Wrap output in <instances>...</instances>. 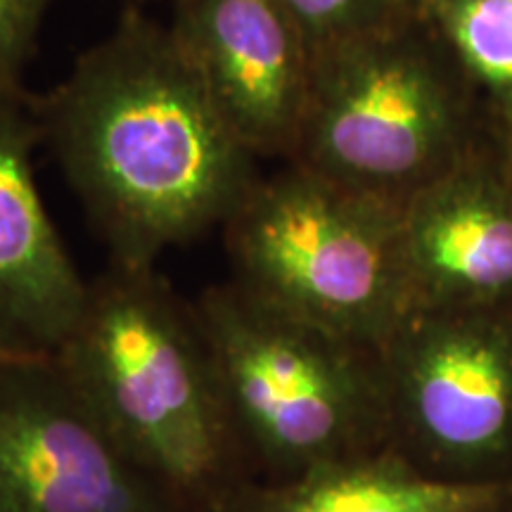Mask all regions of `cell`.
Instances as JSON below:
<instances>
[{
  "label": "cell",
  "instance_id": "2",
  "mask_svg": "<svg viewBox=\"0 0 512 512\" xmlns=\"http://www.w3.org/2000/svg\"><path fill=\"white\" fill-rule=\"evenodd\" d=\"M57 366L121 451L188 512H211L242 479L192 304L152 268L91 285Z\"/></svg>",
  "mask_w": 512,
  "mask_h": 512
},
{
  "label": "cell",
  "instance_id": "14",
  "mask_svg": "<svg viewBox=\"0 0 512 512\" xmlns=\"http://www.w3.org/2000/svg\"><path fill=\"white\" fill-rule=\"evenodd\" d=\"M53 0H0V88H22V72Z\"/></svg>",
  "mask_w": 512,
  "mask_h": 512
},
{
  "label": "cell",
  "instance_id": "15",
  "mask_svg": "<svg viewBox=\"0 0 512 512\" xmlns=\"http://www.w3.org/2000/svg\"><path fill=\"white\" fill-rule=\"evenodd\" d=\"M501 157H503L505 174H508V181H510V185H512V140L508 143V147H505V150L501 152Z\"/></svg>",
  "mask_w": 512,
  "mask_h": 512
},
{
  "label": "cell",
  "instance_id": "12",
  "mask_svg": "<svg viewBox=\"0 0 512 512\" xmlns=\"http://www.w3.org/2000/svg\"><path fill=\"white\" fill-rule=\"evenodd\" d=\"M418 15L470 86L503 152L512 140V0H418Z\"/></svg>",
  "mask_w": 512,
  "mask_h": 512
},
{
  "label": "cell",
  "instance_id": "8",
  "mask_svg": "<svg viewBox=\"0 0 512 512\" xmlns=\"http://www.w3.org/2000/svg\"><path fill=\"white\" fill-rule=\"evenodd\" d=\"M171 38L211 105L254 157L290 162L313 50L275 0H176Z\"/></svg>",
  "mask_w": 512,
  "mask_h": 512
},
{
  "label": "cell",
  "instance_id": "3",
  "mask_svg": "<svg viewBox=\"0 0 512 512\" xmlns=\"http://www.w3.org/2000/svg\"><path fill=\"white\" fill-rule=\"evenodd\" d=\"M192 311L235 446L268 482L392 448L380 351L235 280L204 290Z\"/></svg>",
  "mask_w": 512,
  "mask_h": 512
},
{
  "label": "cell",
  "instance_id": "16",
  "mask_svg": "<svg viewBox=\"0 0 512 512\" xmlns=\"http://www.w3.org/2000/svg\"><path fill=\"white\" fill-rule=\"evenodd\" d=\"M5 358H8V356H3V354H0V361H5Z\"/></svg>",
  "mask_w": 512,
  "mask_h": 512
},
{
  "label": "cell",
  "instance_id": "4",
  "mask_svg": "<svg viewBox=\"0 0 512 512\" xmlns=\"http://www.w3.org/2000/svg\"><path fill=\"white\" fill-rule=\"evenodd\" d=\"M486 147L475 95L415 12L313 55L290 162L403 207Z\"/></svg>",
  "mask_w": 512,
  "mask_h": 512
},
{
  "label": "cell",
  "instance_id": "11",
  "mask_svg": "<svg viewBox=\"0 0 512 512\" xmlns=\"http://www.w3.org/2000/svg\"><path fill=\"white\" fill-rule=\"evenodd\" d=\"M211 512H512V486L446 482L384 448L278 482H240Z\"/></svg>",
  "mask_w": 512,
  "mask_h": 512
},
{
  "label": "cell",
  "instance_id": "13",
  "mask_svg": "<svg viewBox=\"0 0 512 512\" xmlns=\"http://www.w3.org/2000/svg\"><path fill=\"white\" fill-rule=\"evenodd\" d=\"M302 31L313 55L337 43L401 22L418 12V0H275Z\"/></svg>",
  "mask_w": 512,
  "mask_h": 512
},
{
  "label": "cell",
  "instance_id": "5",
  "mask_svg": "<svg viewBox=\"0 0 512 512\" xmlns=\"http://www.w3.org/2000/svg\"><path fill=\"white\" fill-rule=\"evenodd\" d=\"M223 230L235 283L318 328L380 351L411 311L392 202L287 162Z\"/></svg>",
  "mask_w": 512,
  "mask_h": 512
},
{
  "label": "cell",
  "instance_id": "1",
  "mask_svg": "<svg viewBox=\"0 0 512 512\" xmlns=\"http://www.w3.org/2000/svg\"><path fill=\"white\" fill-rule=\"evenodd\" d=\"M34 105L119 266L152 268L169 247L226 226L259 178V157L211 105L169 27L138 10Z\"/></svg>",
  "mask_w": 512,
  "mask_h": 512
},
{
  "label": "cell",
  "instance_id": "6",
  "mask_svg": "<svg viewBox=\"0 0 512 512\" xmlns=\"http://www.w3.org/2000/svg\"><path fill=\"white\" fill-rule=\"evenodd\" d=\"M380 361L396 453L446 482L512 486V311L413 309Z\"/></svg>",
  "mask_w": 512,
  "mask_h": 512
},
{
  "label": "cell",
  "instance_id": "7",
  "mask_svg": "<svg viewBox=\"0 0 512 512\" xmlns=\"http://www.w3.org/2000/svg\"><path fill=\"white\" fill-rule=\"evenodd\" d=\"M0 512L188 510L121 451L55 358H5Z\"/></svg>",
  "mask_w": 512,
  "mask_h": 512
},
{
  "label": "cell",
  "instance_id": "10",
  "mask_svg": "<svg viewBox=\"0 0 512 512\" xmlns=\"http://www.w3.org/2000/svg\"><path fill=\"white\" fill-rule=\"evenodd\" d=\"M41 140L34 98L0 88V354L8 358H55L91 292L38 195L31 155Z\"/></svg>",
  "mask_w": 512,
  "mask_h": 512
},
{
  "label": "cell",
  "instance_id": "9",
  "mask_svg": "<svg viewBox=\"0 0 512 512\" xmlns=\"http://www.w3.org/2000/svg\"><path fill=\"white\" fill-rule=\"evenodd\" d=\"M413 309L512 311V185L486 147L401 207Z\"/></svg>",
  "mask_w": 512,
  "mask_h": 512
}]
</instances>
